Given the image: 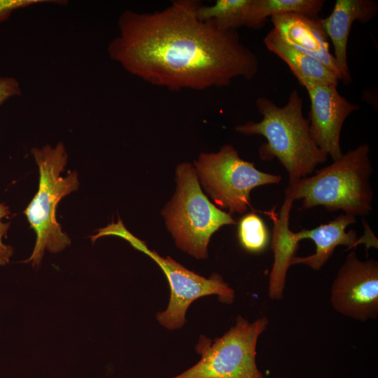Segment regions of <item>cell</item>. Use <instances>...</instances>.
<instances>
[{
  "instance_id": "cell-1",
  "label": "cell",
  "mask_w": 378,
  "mask_h": 378,
  "mask_svg": "<svg viewBox=\"0 0 378 378\" xmlns=\"http://www.w3.org/2000/svg\"><path fill=\"white\" fill-rule=\"evenodd\" d=\"M196 0H176L155 12L123 11L119 33L108 44L110 58L130 74L170 90L229 85L253 78L259 61L237 29L201 20Z\"/></svg>"
},
{
  "instance_id": "cell-2",
  "label": "cell",
  "mask_w": 378,
  "mask_h": 378,
  "mask_svg": "<svg viewBox=\"0 0 378 378\" xmlns=\"http://www.w3.org/2000/svg\"><path fill=\"white\" fill-rule=\"evenodd\" d=\"M255 106L262 118L237 125L235 130L246 135H261L267 142L258 150L262 160L277 158L288 172L289 184L312 174L325 162L328 155L312 139L309 121L303 114V99L296 90L287 103L279 106L271 99L260 97Z\"/></svg>"
},
{
  "instance_id": "cell-3",
  "label": "cell",
  "mask_w": 378,
  "mask_h": 378,
  "mask_svg": "<svg viewBox=\"0 0 378 378\" xmlns=\"http://www.w3.org/2000/svg\"><path fill=\"white\" fill-rule=\"evenodd\" d=\"M370 147L363 144L343 153L314 175L288 184L285 194L301 200L302 208L323 206L328 211L364 216L372 209Z\"/></svg>"
},
{
  "instance_id": "cell-4",
  "label": "cell",
  "mask_w": 378,
  "mask_h": 378,
  "mask_svg": "<svg viewBox=\"0 0 378 378\" xmlns=\"http://www.w3.org/2000/svg\"><path fill=\"white\" fill-rule=\"evenodd\" d=\"M31 153L39 171L38 190L24 213L36 238L32 253L24 262L36 267L41 263L46 250L55 253L71 244L69 237L56 220V207L63 197L78 189L79 181L76 171L65 177L60 175L68 158L62 142L55 147L46 144L33 148Z\"/></svg>"
},
{
  "instance_id": "cell-5",
  "label": "cell",
  "mask_w": 378,
  "mask_h": 378,
  "mask_svg": "<svg viewBox=\"0 0 378 378\" xmlns=\"http://www.w3.org/2000/svg\"><path fill=\"white\" fill-rule=\"evenodd\" d=\"M176 181V192L162 211L167 228L180 249L197 259L205 258L212 234L222 226L237 222L210 202L191 164L177 166Z\"/></svg>"
},
{
  "instance_id": "cell-6",
  "label": "cell",
  "mask_w": 378,
  "mask_h": 378,
  "mask_svg": "<svg viewBox=\"0 0 378 378\" xmlns=\"http://www.w3.org/2000/svg\"><path fill=\"white\" fill-rule=\"evenodd\" d=\"M268 323L265 316L250 323L239 316L221 337L211 340L201 335L196 345L200 360L170 378H263L256 365V346Z\"/></svg>"
},
{
  "instance_id": "cell-7",
  "label": "cell",
  "mask_w": 378,
  "mask_h": 378,
  "mask_svg": "<svg viewBox=\"0 0 378 378\" xmlns=\"http://www.w3.org/2000/svg\"><path fill=\"white\" fill-rule=\"evenodd\" d=\"M199 183L213 200L228 213L243 214L251 207L250 193L256 187L278 184L281 176L263 172L241 158L225 144L216 153H200L194 161Z\"/></svg>"
},
{
  "instance_id": "cell-8",
  "label": "cell",
  "mask_w": 378,
  "mask_h": 378,
  "mask_svg": "<svg viewBox=\"0 0 378 378\" xmlns=\"http://www.w3.org/2000/svg\"><path fill=\"white\" fill-rule=\"evenodd\" d=\"M99 234L101 237L114 235L122 238L134 248L148 255L162 269L168 280L171 295L167 309L158 313L156 317L159 323L169 330L179 328L184 325L187 309L199 298L217 295L222 302L230 304L234 300V290L220 275L214 274L206 279L186 269L169 256H160L133 235L120 218L116 223H112L101 228Z\"/></svg>"
},
{
  "instance_id": "cell-9",
  "label": "cell",
  "mask_w": 378,
  "mask_h": 378,
  "mask_svg": "<svg viewBox=\"0 0 378 378\" xmlns=\"http://www.w3.org/2000/svg\"><path fill=\"white\" fill-rule=\"evenodd\" d=\"M335 310L365 321L378 315V262L357 258L355 250L346 257L330 288Z\"/></svg>"
},
{
  "instance_id": "cell-10",
  "label": "cell",
  "mask_w": 378,
  "mask_h": 378,
  "mask_svg": "<svg viewBox=\"0 0 378 378\" xmlns=\"http://www.w3.org/2000/svg\"><path fill=\"white\" fill-rule=\"evenodd\" d=\"M337 86L309 84L304 87L310 100L309 129L316 146L332 160L343 152L340 134L346 118L360 109L340 94Z\"/></svg>"
},
{
  "instance_id": "cell-11",
  "label": "cell",
  "mask_w": 378,
  "mask_h": 378,
  "mask_svg": "<svg viewBox=\"0 0 378 378\" xmlns=\"http://www.w3.org/2000/svg\"><path fill=\"white\" fill-rule=\"evenodd\" d=\"M356 222L355 216L342 214L327 223L321 224L311 230L304 229L295 232L299 241L305 239H312L316 245V251L314 254L305 257L295 256L290 265L302 264L318 271L331 258L338 246H346L351 249L359 244H365L368 247L377 248V239L370 238L374 234L368 227H365V235L359 239L354 230L346 232V228Z\"/></svg>"
},
{
  "instance_id": "cell-12",
  "label": "cell",
  "mask_w": 378,
  "mask_h": 378,
  "mask_svg": "<svg viewBox=\"0 0 378 378\" xmlns=\"http://www.w3.org/2000/svg\"><path fill=\"white\" fill-rule=\"evenodd\" d=\"M377 4L371 0H337L331 13L321 19L323 27L334 48V59L340 80L351 82L347 62V45L353 23H366L375 17Z\"/></svg>"
},
{
  "instance_id": "cell-13",
  "label": "cell",
  "mask_w": 378,
  "mask_h": 378,
  "mask_svg": "<svg viewBox=\"0 0 378 378\" xmlns=\"http://www.w3.org/2000/svg\"><path fill=\"white\" fill-rule=\"evenodd\" d=\"M270 19L274 29L287 43L320 61L340 80L321 19L298 13H284Z\"/></svg>"
},
{
  "instance_id": "cell-14",
  "label": "cell",
  "mask_w": 378,
  "mask_h": 378,
  "mask_svg": "<svg viewBox=\"0 0 378 378\" xmlns=\"http://www.w3.org/2000/svg\"><path fill=\"white\" fill-rule=\"evenodd\" d=\"M293 202L290 195L285 194L279 217L275 214L269 213L274 223L271 241L274 262L269 276L268 294L273 300L282 298L287 271L299 247L300 241L295 232L289 229L290 213Z\"/></svg>"
},
{
  "instance_id": "cell-15",
  "label": "cell",
  "mask_w": 378,
  "mask_h": 378,
  "mask_svg": "<svg viewBox=\"0 0 378 378\" xmlns=\"http://www.w3.org/2000/svg\"><path fill=\"white\" fill-rule=\"evenodd\" d=\"M266 48L282 59L304 88L309 84L337 86V76L316 59L287 43L274 28L264 38Z\"/></svg>"
},
{
  "instance_id": "cell-16",
  "label": "cell",
  "mask_w": 378,
  "mask_h": 378,
  "mask_svg": "<svg viewBox=\"0 0 378 378\" xmlns=\"http://www.w3.org/2000/svg\"><path fill=\"white\" fill-rule=\"evenodd\" d=\"M323 0H248L239 20L238 27L258 28L274 15L298 13L316 17Z\"/></svg>"
},
{
  "instance_id": "cell-17",
  "label": "cell",
  "mask_w": 378,
  "mask_h": 378,
  "mask_svg": "<svg viewBox=\"0 0 378 378\" xmlns=\"http://www.w3.org/2000/svg\"><path fill=\"white\" fill-rule=\"evenodd\" d=\"M237 236L241 246L251 253L264 251L270 240L265 223L255 213L247 214L239 220Z\"/></svg>"
},
{
  "instance_id": "cell-18",
  "label": "cell",
  "mask_w": 378,
  "mask_h": 378,
  "mask_svg": "<svg viewBox=\"0 0 378 378\" xmlns=\"http://www.w3.org/2000/svg\"><path fill=\"white\" fill-rule=\"evenodd\" d=\"M10 214L8 206L4 203H0V266L8 264L13 254V248L9 245L4 243L3 238L6 236L10 227V223L3 221Z\"/></svg>"
},
{
  "instance_id": "cell-19",
  "label": "cell",
  "mask_w": 378,
  "mask_h": 378,
  "mask_svg": "<svg viewBox=\"0 0 378 378\" xmlns=\"http://www.w3.org/2000/svg\"><path fill=\"white\" fill-rule=\"evenodd\" d=\"M55 1L47 0H0V23L7 20L12 13L20 8Z\"/></svg>"
},
{
  "instance_id": "cell-20",
  "label": "cell",
  "mask_w": 378,
  "mask_h": 378,
  "mask_svg": "<svg viewBox=\"0 0 378 378\" xmlns=\"http://www.w3.org/2000/svg\"><path fill=\"white\" fill-rule=\"evenodd\" d=\"M22 92L19 81L12 76H0V106Z\"/></svg>"
}]
</instances>
